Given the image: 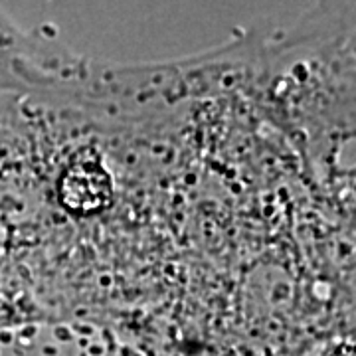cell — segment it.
Wrapping results in <instances>:
<instances>
[{
	"instance_id": "cell-1",
	"label": "cell",
	"mask_w": 356,
	"mask_h": 356,
	"mask_svg": "<svg viewBox=\"0 0 356 356\" xmlns=\"http://www.w3.org/2000/svg\"><path fill=\"white\" fill-rule=\"evenodd\" d=\"M109 196V177L95 161H79L62 178V198L81 212L97 210Z\"/></svg>"
}]
</instances>
